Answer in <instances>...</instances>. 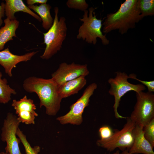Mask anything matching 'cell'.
<instances>
[{
  "label": "cell",
  "mask_w": 154,
  "mask_h": 154,
  "mask_svg": "<svg viewBox=\"0 0 154 154\" xmlns=\"http://www.w3.org/2000/svg\"><path fill=\"white\" fill-rule=\"evenodd\" d=\"M24 90L29 93H35L40 100V107L46 108V113L54 116L59 111L62 99L59 87L51 78L46 79L35 76L29 77L23 82Z\"/></svg>",
  "instance_id": "1"
},
{
  "label": "cell",
  "mask_w": 154,
  "mask_h": 154,
  "mask_svg": "<svg viewBox=\"0 0 154 154\" xmlns=\"http://www.w3.org/2000/svg\"><path fill=\"white\" fill-rule=\"evenodd\" d=\"M143 19L141 15L137 0H126L121 3L115 13L107 15L104 22L103 32L106 34L118 30L121 34L135 27V23Z\"/></svg>",
  "instance_id": "2"
},
{
  "label": "cell",
  "mask_w": 154,
  "mask_h": 154,
  "mask_svg": "<svg viewBox=\"0 0 154 154\" xmlns=\"http://www.w3.org/2000/svg\"><path fill=\"white\" fill-rule=\"evenodd\" d=\"M54 10L55 16L53 24L47 32L43 33L46 47L43 54L40 56L42 59H49L60 51L67 35V28L65 18L61 17L58 19V8L55 7Z\"/></svg>",
  "instance_id": "3"
},
{
  "label": "cell",
  "mask_w": 154,
  "mask_h": 154,
  "mask_svg": "<svg viewBox=\"0 0 154 154\" xmlns=\"http://www.w3.org/2000/svg\"><path fill=\"white\" fill-rule=\"evenodd\" d=\"M95 9L93 7L89 8L88 15L87 10L84 11L83 18H79L83 23L79 29L76 38L78 39H82L88 43L94 45L97 42V38H99L101 39L103 44L108 45L109 40L106 35H103L101 30L102 21L96 18Z\"/></svg>",
  "instance_id": "4"
},
{
  "label": "cell",
  "mask_w": 154,
  "mask_h": 154,
  "mask_svg": "<svg viewBox=\"0 0 154 154\" xmlns=\"http://www.w3.org/2000/svg\"><path fill=\"white\" fill-rule=\"evenodd\" d=\"M126 119V122L121 129L115 130L113 135L108 139L98 140L97 145L109 151H112L117 148L122 151H129L133 142L136 124L129 117Z\"/></svg>",
  "instance_id": "5"
},
{
  "label": "cell",
  "mask_w": 154,
  "mask_h": 154,
  "mask_svg": "<svg viewBox=\"0 0 154 154\" xmlns=\"http://www.w3.org/2000/svg\"><path fill=\"white\" fill-rule=\"evenodd\" d=\"M116 73L115 78H110L108 80L111 86L108 93L114 97L113 107L115 117L117 119H126V117L120 115L117 111L121 98L129 91H133L136 93L145 90V88L142 84H134L129 83L127 81L129 76L124 72L118 71Z\"/></svg>",
  "instance_id": "6"
},
{
  "label": "cell",
  "mask_w": 154,
  "mask_h": 154,
  "mask_svg": "<svg viewBox=\"0 0 154 154\" xmlns=\"http://www.w3.org/2000/svg\"><path fill=\"white\" fill-rule=\"evenodd\" d=\"M137 102L129 117L136 125L143 128L154 118V94L141 91L136 93Z\"/></svg>",
  "instance_id": "7"
},
{
  "label": "cell",
  "mask_w": 154,
  "mask_h": 154,
  "mask_svg": "<svg viewBox=\"0 0 154 154\" xmlns=\"http://www.w3.org/2000/svg\"><path fill=\"white\" fill-rule=\"evenodd\" d=\"M97 88V85L95 83L90 84L84 90L81 97L70 106L68 112L64 116L58 117L56 120L63 125L81 124L83 121L82 115L84 110L89 106L90 98Z\"/></svg>",
  "instance_id": "8"
},
{
  "label": "cell",
  "mask_w": 154,
  "mask_h": 154,
  "mask_svg": "<svg viewBox=\"0 0 154 154\" xmlns=\"http://www.w3.org/2000/svg\"><path fill=\"white\" fill-rule=\"evenodd\" d=\"M20 123L17 117L11 113H7L4 120L1 139L6 143L5 149L8 154H23L19 147L21 141L16 134Z\"/></svg>",
  "instance_id": "9"
},
{
  "label": "cell",
  "mask_w": 154,
  "mask_h": 154,
  "mask_svg": "<svg viewBox=\"0 0 154 154\" xmlns=\"http://www.w3.org/2000/svg\"><path fill=\"white\" fill-rule=\"evenodd\" d=\"M89 74L87 65L68 64L65 62L59 64L57 70L51 74V78L59 86L68 81Z\"/></svg>",
  "instance_id": "10"
},
{
  "label": "cell",
  "mask_w": 154,
  "mask_h": 154,
  "mask_svg": "<svg viewBox=\"0 0 154 154\" xmlns=\"http://www.w3.org/2000/svg\"><path fill=\"white\" fill-rule=\"evenodd\" d=\"M15 110L17 118L21 123L27 125L35 123V117L38 116L36 112V106L33 100L25 95L19 100L14 99L11 104Z\"/></svg>",
  "instance_id": "11"
},
{
  "label": "cell",
  "mask_w": 154,
  "mask_h": 154,
  "mask_svg": "<svg viewBox=\"0 0 154 154\" xmlns=\"http://www.w3.org/2000/svg\"><path fill=\"white\" fill-rule=\"evenodd\" d=\"M38 52L34 51L22 55H17L12 53L8 47L0 51V64L4 68L5 73L11 77L12 70L18 64L30 60Z\"/></svg>",
  "instance_id": "12"
},
{
  "label": "cell",
  "mask_w": 154,
  "mask_h": 154,
  "mask_svg": "<svg viewBox=\"0 0 154 154\" xmlns=\"http://www.w3.org/2000/svg\"><path fill=\"white\" fill-rule=\"evenodd\" d=\"M134 141L128 151L132 154H154L153 148L144 135L143 127L136 125Z\"/></svg>",
  "instance_id": "13"
},
{
  "label": "cell",
  "mask_w": 154,
  "mask_h": 154,
  "mask_svg": "<svg viewBox=\"0 0 154 154\" xmlns=\"http://www.w3.org/2000/svg\"><path fill=\"white\" fill-rule=\"evenodd\" d=\"M5 3V15L10 20L16 19L15 14L19 11L27 13L39 21L41 22L40 17L33 12L23 3L22 0H6Z\"/></svg>",
  "instance_id": "14"
},
{
  "label": "cell",
  "mask_w": 154,
  "mask_h": 154,
  "mask_svg": "<svg viewBox=\"0 0 154 154\" xmlns=\"http://www.w3.org/2000/svg\"><path fill=\"white\" fill-rule=\"evenodd\" d=\"M85 76H81L59 86V92L62 98L77 94L87 83Z\"/></svg>",
  "instance_id": "15"
},
{
  "label": "cell",
  "mask_w": 154,
  "mask_h": 154,
  "mask_svg": "<svg viewBox=\"0 0 154 154\" xmlns=\"http://www.w3.org/2000/svg\"><path fill=\"white\" fill-rule=\"evenodd\" d=\"M5 25L0 28V51L3 50L5 44L16 37V31L19 25V22L17 19L10 20L6 18L4 20Z\"/></svg>",
  "instance_id": "16"
},
{
  "label": "cell",
  "mask_w": 154,
  "mask_h": 154,
  "mask_svg": "<svg viewBox=\"0 0 154 154\" xmlns=\"http://www.w3.org/2000/svg\"><path fill=\"white\" fill-rule=\"evenodd\" d=\"M31 10L37 13L39 16L42 21V26L46 30H48L52 26L54 19L50 13L51 6L48 4H42L37 5H28Z\"/></svg>",
  "instance_id": "17"
},
{
  "label": "cell",
  "mask_w": 154,
  "mask_h": 154,
  "mask_svg": "<svg viewBox=\"0 0 154 154\" xmlns=\"http://www.w3.org/2000/svg\"><path fill=\"white\" fill-rule=\"evenodd\" d=\"M2 74L0 72V103L6 104L11 100L12 95H16L15 90L8 84L7 80L2 78Z\"/></svg>",
  "instance_id": "18"
},
{
  "label": "cell",
  "mask_w": 154,
  "mask_h": 154,
  "mask_svg": "<svg viewBox=\"0 0 154 154\" xmlns=\"http://www.w3.org/2000/svg\"><path fill=\"white\" fill-rule=\"evenodd\" d=\"M138 5L143 18L145 16L154 15V0H139Z\"/></svg>",
  "instance_id": "19"
},
{
  "label": "cell",
  "mask_w": 154,
  "mask_h": 154,
  "mask_svg": "<svg viewBox=\"0 0 154 154\" xmlns=\"http://www.w3.org/2000/svg\"><path fill=\"white\" fill-rule=\"evenodd\" d=\"M17 136L20 139L25 149L26 154H38L40 148L38 145L32 147L28 141L26 135L19 128L17 131Z\"/></svg>",
  "instance_id": "20"
},
{
  "label": "cell",
  "mask_w": 154,
  "mask_h": 154,
  "mask_svg": "<svg viewBox=\"0 0 154 154\" xmlns=\"http://www.w3.org/2000/svg\"><path fill=\"white\" fill-rule=\"evenodd\" d=\"M144 137L153 148L154 147V118L143 128Z\"/></svg>",
  "instance_id": "21"
},
{
  "label": "cell",
  "mask_w": 154,
  "mask_h": 154,
  "mask_svg": "<svg viewBox=\"0 0 154 154\" xmlns=\"http://www.w3.org/2000/svg\"><path fill=\"white\" fill-rule=\"evenodd\" d=\"M66 5L69 8L84 11L87 10L89 7L85 0H68Z\"/></svg>",
  "instance_id": "22"
},
{
  "label": "cell",
  "mask_w": 154,
  "mask_h": 154,
  "mask_svg": "<svg viewBox=\"0 0 154 154\" xmlns=\"http://www.w3.org/2000/svg\"><path fill=\"white\" fill-rule=\"evenodd\" d=\"M99 132L101 139H105L110 137L113 134L114 132L111 128L108 125H104L100 127Z\"/></svg>",
  "instance_id": "23"
},
{
  "label": "cell",
  "mask_w": 154,
  "mask_h": 154,
  "mask_svg": "<svg viewBox=\"0 0 154 154\" xmlns=\"http://www.w3.org/2000/svg\"><path fill=\"white\" fill-rule=\"evenodd\" d=\"M129 78L136 80L141 83H142L143 85L146 86L148 89V92H154V81H145L142 80L137 78L135 74H131L129 75Z\"/></svg>",
  "instance_id": "24"
},
{
  "label": "cell",
  "mask_w": 154,
  "mask_h": 154,
  "mask_svg": "<svg viewBox=\"0 0 154 154\" xmlns=\"http://www.w3.org/2000/svg\"><path fill=\"white\" fill-rule=\"evenodd\" d=\"M5 15V3L3 2L1 5H0V26L3 23L2 18Z\"/></svg>",
  "instance_id": "25"
},
{
  "label": "cell",
  "mask_w": 154,
  "mask_h": 154,
  "mask_svg": "<svg viewBox=\"0 0 154 154\" xmlns=\"http://www.w3.org/2000/svg\"><path fill=\"white\" fill-rule=\"evenodd\" d=\"M47 1V0H27L26 2L28 5H32L35 3L40 4L46 3Z\"/></svg>",
  "instance_id": "26"
},
{
  "label": "cell",
  "mask_w": 154,
  "mask_h": 154,
  "mask_svg": "<svg viewBox=\"0 0 154 154\" xmlns=\"http://www.w3.org/2000/svg\"><path fill=\"white\" fill-rule=\"evenodd\" d=\"M119 154H132L129 153L127 150H124L122 151L121 153H120Z\"/></svg>",
  "instance_id": "27"
},
{
  "label": "cell",
  "mask_w": 154,
  "mask_h": 154,
  "mask_svg": "<svg viewBox=\"0 0 154 154\" xmlns=\"http://www.w3.org/2000/svg\"><path fill=\"white\" fill-rule=\"evenodd\" d=\"M120 151L119 150H117L115 152H114L113 154H120Z\"/></svg>",
  "instance_id": "28"
},
{
  "label": "cell",
  "mask_w": 154,
  "mask_h": 154,
  "mask_svg": "<svg viewBox=\"0 0 154 154\" xmlns=\"http://www.w3.org/2000/svg\"><path fill=\"white\" fill-rule=\"evenodd\" d=\"M0 154H8L5 152H0Z\"/></svg>",
  "instance_id": "29"
}]
</instances>
